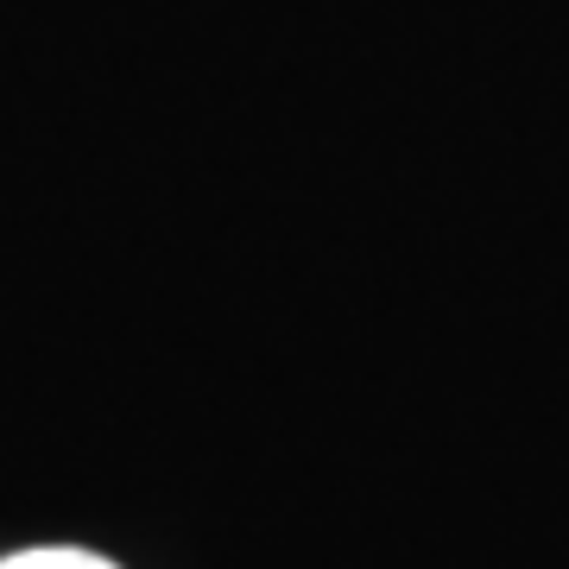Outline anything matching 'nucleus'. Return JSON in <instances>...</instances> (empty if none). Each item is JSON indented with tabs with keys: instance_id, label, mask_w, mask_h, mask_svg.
<instances>
[{
	"instance_id": "1",
	"label": "nucleus",
	"mask_w": 569,
	"mask_h": 569,
	"mask_svg": "<svg viewBox=\"0 0 569 569\" xmlns=\"http://www.w3.org/2000/svg\"><path fill=\"white\" fill-rule=\"evenodd\" d=\"M0 569H114V563L96 557V550H20V557H7Z\"/></svg>"
}]
</instances>
